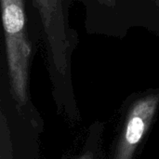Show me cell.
I'll return each mask as SVG.
<instances>
[{"instance_id":"6da1fadb","label":"cell","mask_w":159,"mask_h":159,"mask_svg":"<svg viewBox=\"0 0 159 159\" xmlns=\"http://www.w3.org/2000/svg\"><path fill=\"white\" fill-rule=\"evenodd\" d=\"M1 8L10 83L17 99L24 102L32 48L26 33L23 0H1Z\"/></svg>"},{"instance_id":"7a4b0ae2","label":"cell","mask_w":159,"mask_h":159,"mask_svg":"<svg viewBox=\"0 0 159 159\" xmlns=\"http://www.w3.org/2000/svg\"><path fill=\"white\" fill-rule=\"evenodd\" d=\"M34 5L41 21L50 72L60 80L66 79L70 74L75 37L64 0H34Z\"/></svg>"},{"instance_id":"3957f363","label":"cell","mask_w":159,"mask_h":159,"mask_svg":"<svg viewBox=\"0 0 159 159\" xmlns=\"http://www.w3.org/2000/svg\"><path fill=\"white\" fill-rule=\"evenodd\" d=\"M159 102L158 94H150L134 103L127 118L115 159H130L142 141Z\"/></svg>"},{"instance_id":"277c9868","label":"cell","mask_w":159,"mask_h":159,"mask_svg":"<svg viewBox=\"0 0 159 159\" xmlns=\"http://www.w3.org/2000/svg\"><path fill=\"white\" fill-rule=\"evenodd\" d=\"M99 1L107 7H114L116 5V0H99Z\"/></svg>"}]
</instances>
